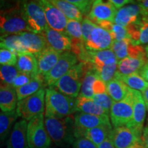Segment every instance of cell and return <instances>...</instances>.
<instances>
[{"instance_id": "cell-4", "label": "cell", "mask_w": 148, "mask_h": 148, "mask_svg": "<svg viewBox=\"0 0 148 148\" xmlns=\"http://www.w3.org/2000/svg\"><path fill=\"white\" fill-rule=\"evenodd\" d=\"M24 32H29V29L21 3H18L12 8L0 10V34H17Z\"/></svg>"}, {"instance_id": "cell-16", "label": "cell", "mask_w": 148, "mask_h": 148, "mask_svg": "<svg viewBox=\"0 0 148 148\" xmlns=\"http://www.w3.org/2000/svg\"><path fill=\"white\" fill-rule=\"evenodd\" d=\"M110 49L119 60L127 57H146L145 48L141 45H134L130 38L113 41Z\"/></svg>"}, {"instance_id": "cell-27", "label": "cell", "mask_w": 148, "mask_h": 148, "mask_svg": "<svg viewBox=\"0 0 148 148\" xmlns=\"http://www.w3.org/2000/svg\"><path fill=\"white\" fill-rule=\"evenodd\" d=\"M114 78L121 80L131 89L138 90V91L142 92L148 88V82L140 76L138 73L125 75L116 71Z\"/></svg>"}, {"instance_id": "cell-40", "label": "cell", "mask_w": 148, "mask_h": 148, "mask_svg": "<svg viewBox=\"0 0 148 148\" xmlns=\"http://www.w3.org/2000/svg\"><path fill=\"white\" fill-rule=\"evenodd\" d=\"M67 1L75 5L81 12V14L85 16V17L88 15L94 3V1L92 0H67Z\"/></svg>"}, {"instance_id": "cell-54", "label": "cell", "mask_w": 148, "mask_h": 148, "mask_svg": "<svg viewBox=\"0 0 148 148\" xmlns=\"http://www.w3.org/2000/svg\"><path fill=\"white\" fill-rule=\"evenodd\" d=\"M50 148H51V147H50Z\"/></svg>"}, {"instance_id": "cell-39", "label": "cell", "mask_w": 148, "mask_h": 148, "mask_svg": "<svg viewBox=\"0 0 148 148\" xmlns=\"http://www.w3.org/2000/svg\"><path fill=\"white\" fill-rule=\"evenodd\" d=\"M17 54L8 49H0V65L15 66Z\"/></svg>"}, {"instance_id": "cell-38", "label": "cell", "mask_w": 148, "mask_h": 148, "mask_svg": "<svg viewBox=\"0 0 148 148\" xmlns=\"http://www.w3.org/2000/svg\"><path fill=\"white\" fill-rule=\"evenodd\" d=\"M92 99L99 106H100L109 114L111 106H112L114 101L107 93V92L95 95L92 97Z\"/></svg>"}, {"instance_id": "cell-46", "label": "cell", "mask_w": 148, "mask_h": 148, "mask_svg": "<svg viewBox=\"0 0 148 148\" xmlns=\"http://www.w3.org/2000/svg\"><path fill=\"white\" fill-rule=\"evenodd\" d=\"M142 145L145 148H148V125H146L143 129V134L141 136Z\"/></svg>"}, {"instance_id": "cell-34", "label": "cell", "mask_w": 148, "mask_h": 148, "mask_svg": "<svg viewBox=\"0 0 148 148\" xmlns=\"http://www.w3.org/2000/svg\"><path fill=\"white\" fill-rule=\"evenodd\" d=\"M0 49H8L14 51L16 54L25 52L20 42L17 34H6L0 36Z\"/></svg>"}, {"instance_id": "cell-30", "label": "cell", "mask_w": 148, "mask_h": 148, "mask_svg": "<svg viewBox=\"0 0 148 148\" xmlns=\"http://www.w3.org/2000/svg\"><path fill=\"white\" fill-rule=\"evenodd\" d=\"M130 88L121 80L113 78L106 84V92L114 101L123 100L128 94Z\"/></svg>"}, {"instance_id": "cell-45", "label": "cell", "mask_w": 148, "mask_h": 148, "mask_svg": "<svg viewBox=\"0 0 148 148\" xmlns=\"http://www.w3.org/2000/svg\"><path fill=\"white\" fill-rule=\"evenodd\" d=\"M138 4L140 8L142 16L148 18V0L138 1Z\"/></svg>"}, {"instance_id": "cell-42", "label": "cell", "mask_w": 148, "mask_h": 148, "mask_svg": "<svg viewBox=\"0 0 148 148\" xmlns=\"http://www.w3.org/2000/svg\"><path fill=\"white\" fill-rule=\"evenodd\" d=\"M34 76V75H30V74L18 72L17 76L14 79L13 83H12L11 86H12L14 88H17L18 87H21V86H23L24 85L28 84L33 79Z\"/></svg>"}, {"instance_id": "cell-1", "label": "cell", "mask_w": 148, "mask_h": 148, "mask_svg": "<svg viewBox=\"0 0 148 148\" xmlns=\"http://www.w3.org/2000/svg\"><path fill=\"white\" fill-rule=\"evenodd\" d=\"M45 125L51 141L57 146L68 148L73 145L75 137L74 118L72 116L45 117Z\"/></svg>"}, {"instance_id": "cell-11", "label": "cell", "mask_w": 148, "mask_h": 148, "mask_svg": "<svg viewBox=\"0 0 148 148\" xmlns=\"http://www.w3.org/2000/svg\"><path fill=\"white\" fill-rule=\"evenodd\" d=\"M38 3L44 11L48 27L58 32H64L68 19L62 12L47 0H40Z\"/></svg>"}, {"instance_id": "cell-37", "label": "cell", "mask_w": 148, "mask_h": 148, "mask_svg": "<svg viewBox=\"0 0 148 148\" xmlns=\"http://www.w3.org/2000/svg\"><path fill=\"white\" fill-rule=\"evenodd\" d=\"M92 67L99 78L106 84L114 78L117 71V63L110 65H105L100 67H94L92 66Z\"/></svg>"}, {"instance_id": "cell-20", "label": "cell", "mask_w": 148, "mask_h": 148, "mask_svg": "<svg viewBox=\"0 0 148 148\" xmlns=\"http://www.w3.org/2000/svg\"><path fill=\"white\" fill-rule=\"evenodd\" d=\"M18 35L22 47L27 52L36 55L48 47L41 34L24 32L19 33Z\"/></svg>"}, {"instance_id": "cell-26", "label": "cell", "mask_w": 148, "mask_h": 148, "mask_svg": "<svg viewBox=\"0 0 148 148\" xmlns=\"http://www.w3.org/2000/svg\"><path fill=\"white\" fill-rule=\"evenodd\" d=\"M77 112L97 116H108L109 114L90 98L77 97L76 98Z\"/></svg>"}, {"instance_id": "cell-41", "label": "cell", "mask_w": 148, "mask_h": 148, "mask_svg": "<svg viewBox=\"0 0 148 148\" xmlns=\"http://www.w3.org/2000/svg\"><path fill=\"white\" fill-rule=\"evenodd\" d=\"M96 26H97V25L90 21L88 18H83L82 23H81V27H82V38L84 44L88 40L90 33H91L92 29L95 28Z\"/></svg>"}, {"instance_id": "cell-35", "label": "cell", "mask_w": 148, "mask_h": 148, "mask_svg": "<svg viewBox=\"0 0 148 148\" xmlns=\"http://www.w3.org/2000/svg\"><path fill=\"white\" fill-rule=\"evenodd\" d=\"M64 32L71 39L72 45H84L80 22L74 20H68Z\"/></svg>"}, {"instance_id": "cell-36", "label": "cell", "mask_w": 148, "mask_h": 148, "mask_svg": "<svg viewBox=\"0 0 148 148\" xmlns=\"http://www.w3.org/2000/svg\"><path fill=\"white\" fill-rule=\"evenodd\" d=\"M18 73L14 66L0 65V86H12Z\"/></svg>"}, {"instance_id": "cell-48", "label": "cell", "mask_w": 148, "mask_h": 148, "mask_svg": "<svg viewBox=\"0 0 148 148\" xmlns=\"http://www.w3.org/2000/svg\"><path fill=\"white\" fill-rule=\"evenodd\" d=\"M97 148H115L112 143V142L111 141L110 137L107 138L104 141H103L101 144H99V145H97Z\"/></svg>"}, {"instance_id": "cell-12", "label": "cell", "mask_w": 148, "mask_h": 148, "mask_svg": "<svg viewBox=\"0 0 148 148\" xmlns=\"http://www.w3.org/2000/svg\"><path fill=\"white\" fill-rule=\"evenodd\" d=\"M117 10L108 1L104 2L101 0L94 1L89 14L86 17L98 25L103 21H109L114 23Z\"/></svg>"}, {"instance_id": "cell-29", "label": "cell", "mask_w": 148, "mask_h": 148, "mask_svg": "<svg viewBox=\"0 0 148 148\" xmlns=\"http://www.w3.org/2000/svg\"><path fill=\"white\" fill-rule=\"evenodd\" d=\"M87 64L88 69L85 73L84 78L82 79V86H81L80 91H79L78 96L79 97H84L92 99V97L94 96V83L99 77L95 73L92 64L90 63H87Z\"/></svg>"}, {"instance_id": "cell-8", "label": "cell", "mask_w": 148, "mask_h": 148, "mask_svg": "<svg viewBox=\"0 0 148 148\" xmlns=\"http://www.w3.org/2000/svg\"><path fill=\"white\" fill-rule=\"evenodd\" d=\"M111 124L114 127L125 126L132 120L133 115L132 89L123 100L114 101L110 110Z\"/></svg>"}, {"instance_id": "cell-23", "label": "cell", "mask_w": 148, "mask_h": 148, "mask_svg": "<svg viewBox=\"0 0 148 148\" xmlns=\"http://www.w3.org/2000/svg\"><path fill=\"white\" fill-rule=\"evenodd\" d=\"M147 57H127L117 62V71L121 74L138 73L147 63Z\"/></svg>"}, {"instance_id": "cell-28", "label": "cell", "mask_w": 148, "mask_h": 148, "mask_svg": "<svg viewBox=\"0 0 148 148\" xmlns=\"http://www.w3.org/2000/svg\"><path fill=\"white\" fill-rule=\"evenodd\" d=\"M44 83H45L44 76L39 74H36L28 84L15 88L18 101L34 94L40 88L44 87Z\"/></svg>"}, {"instance_id": "cell-53", "label": "cell", "mask_w": 148, "mask_h": 148, "mask_svg": "<svg viewBox=\"0 0 148 148\" xmlns=\"http://www.w3.org/2000/svg\"><path fill=\"white\" fill-rule=\"evenodd\" d=\"M147 125H148V119H147Z\"/></svg>"}, {"instance_id": "cell-33", "label": "cell", "mask_w": 148, "mask_h": 148, "mask_svg": "<svg viewBox=\"0 0 148 148\" xmlns=\"http://www.w3.org/2000/svg\"><path fill=\"white\" fill-rule=\"evenodd\" d=\"M110 33L113 41H120L124 39H130V36L126 27L116 25L109 21H103L98 25Z\"/></svg>"}, {"instance_id": "cell-43", "label": "cell", "mask_w": 148, "mask_h": 148, "mask_svg": "<svg viewBox=\"0 0 148 148\" xmlns=\"http://www.w3.org/2000/svg\"><path fill=\"white\" fill-rule=\"evenodd\" d=\"M73 148H97V146L84 137L76 138L74 140Z\"/></svg>"}, {"instance_id": "cell-13", "label": "cell", "mask_w": 148, "mask_h": 148, "mask_svg": "<svg viewBox=\"0 0 148 148\" xmlns=\"http://www.w3.org/2000/svg\"><path fill=\"white\" fill-rule=\"evenodd\" d=\"M110 138L115 148H128L142 144L141 138L126 126L112 129Z\"/></svg>"}, {"instance_id": "cell-5", "label": "cell", "mask_w": 148, "mask_h": 148, "mask_svg": "<svg viewBox=\"0 0 148 148\" xmlns=\"http://www.w3.org/2000/svg\"><path fill=\"white\" fill-rule=\"evenodd\" d=\"M29 148H50L51 140L46 130L43 113L35 116L27 123Z\"/></svg>"}, {"instance_id": "cell-31", "label": "cell", "mask_w": 148, "mask_h": 148, "mask_svg": "<svg viewBox=\"0 0 148 148\" xmlns=\"http://www.w3.org/2000/svg\"><path fill=\"white\" fill-rule=\"evenodd\" d=\"M50 2L59 9L68 20L82 22L83 15L75 5L65 0H50Z\"/></svg>"}, {"instance_id": "cell-21", "label": "cell", "mask_w": 148, "mask_h": 148, "mask_svg": "<svg viewBox=\"0 0 148 148\" xmlns=\"http://www.w3.org/2000/svg\"><path fill=\"white\" fill-rule=\"evenodd\" d=\"M141 16L140 6L138 3H133L117 10L114 23L126 27L130 24L138 21Z\"/></svg>"}, {"instance_id": "cell-6", "label": "cell", "mask_w": 148, "mask_h": 148, "mask_svg": "<svg viewBox=\"0 0 148 148\" xmlns=\"http://www.w3.org/2000/svg\"><path fill=\"white\" fill-rule=\"evenodd\" d=\"M45 88L42 87L33 95L18 101L16 112L18 116L29 121L45 110Z\"/></svg>"}, {"instance_id": "cell-15", "label": "cell", "mask_w": 148, "mask_h": 148, "mask_svg": "<svg viewBox=\"0 0 148 148\" xmlns=\"http://www.w3.org/2000/svg\"><path fill=\"white\" fill-rule=\"evenodd\" d=\"M47 46L60 53L71 50L72 42L70 37L64 32H58L49 27L41 33Z\"/></svg>"}, {"instance_id": "cell-50", "label": "cell", "mask_w": 148, "mask_h": 148, "mask_svg": "<svg viewBox=\"0 0 148 148\" xmlns=\"http://www.w3.org/2000/svg\"><path fill=\"white\" fill-rule=\"evenodd\" d=\"M128 148H145V147H143L142 144H138V145L132 146V147H128Z\"/></svg>"}, {"instance_id": "cell-19", "label": "cell", "mask_w": 148, "mask_h": 148, "mask_svg": "<svg viewBox=\"0 0 148 148\" xmlns=\"http://www.w3.org/2000/svg\"><path fill=\"white\" fill-rule=\"evenodd\" d=\"M61 53L47 47L43 51L34 55L37 62V73L45 76L56 65Z\"/></svg>"}, {"instance_id": "cell-3", "label": "cell", "mask_w": 148, "mask_h": 148, "mask_svg": "<svg viewBox=\"0 0 148 148\" xmlns=\"http://www.w3.org/2000/svg\"><path fill=\"white\" fill-rule=\"evenodd\" d=\"M87 69V63L77 62L59 79L52 87L64 95L76 99L79 94L82 79Z\"/></svg>"}, {"instance_id": "cell-2", "label": "cell", "mask_w": 148, "mask_h": 148, "mask_svg": "<svg viewBox=\"0 0 148 148\" xmlns=\"http://www.w3.org/2000/svg\"><path fill=\"white\" fill-rule=\"evenodd\" d=\"M45 117H66L77 112L76 99L49 87L45 89Z\"/></svg>"}, {"instance_id": "cell-22", "label": "cell", "mask_w": 148, "mask_h": 148, "mask_svg": "<svg viewBox=\"0 0 148 148\" xmlns=\"http://www.w3.org/2000/svg\"><path fill=\"white\" fill-rule=\"evenodd\" d=\"M112 130V127L108 126L96 127L85 130H78L75 128V137H84L97 146L110 137Z\"/></svg>"}, {"instance_id": "cell-9", "label": "cell", "mask_w": 148, "mask_h": 148, "mask_svg": "<svg viewBox=\"0 0 148 148\" xmlns=\"http://www.w3.org/2000/svg\"><path fill=\"white\" fill-rule=\"evenodd\" d=\"M78 62V58L72 51H64L60 54L56 65L44 76L45 84L52 87L59 79L67 73Z\"/></svg>"}, {"instance_id": "cell-25", "label": "cell", "mask_w": 148, "mask_h": 148, "mask_svg": "<svg viewBox=\"0 0 148 148\" xmlns=\"http://www.w3.org/2000/svg\"><path fill=\"white\" fill-rule=\"evenodd\" d=\"M15 67L18 72L35 75L37 73V62L32 53L23 52L17 53V60Z\"/></svg>"}, {"instance_id": "cell-24", "label": "cell", "mask_w": 148, "mask_h": 148, "mask_svg": "<svg viewBox=\"0 0 148 148\" xmlns=\"http://www.w3.org/2000/svg\"><path fill=\"white\" fill-rule=\"evenodd\" d=\"M15 88L11 86H0V109L2 112H11L17 105Z\"/></svg>"}, {"instance_id": "cell-14", "label": "cell", "mask_w": 148, "mask_h": 148, "mask_svg": "<svg viewBox=\"0 0 148 148\" xmlns=\"http://www.w3.org/2000/svg\"><path fill=\"white\" fill-rule=\"evenodd\" d=\"M113 40L110 33L97 25L92 30L88 40L84 43L85 49L89 51H103L110 49Z\"/></svg>"}, {"instance_id": "cell-47", "label": "cell", "mask_w": 148, "mask_h": 148, "mask_svg": "<svg viewBox=\"0 0 148 148\" xmlns=\"http://www.w3.org/2000/svg\"><path fill=\"white\" fill-rule=\"evenodd\" d=\"M138 74L148 82V61L147 63L143 66V68L140 70Z\"/></svg>"}, {"instance_id": "cell-18", "label": "cell", "mask_w": 148, "mask_h": 148, "mask_svg": "<svg viewBox=\"0 0 148 148\" xmlns=\"http://www.w3.org/2000/svg\"><path fill=\"white\" fill-rule=\"evenodd\" d=\"M27 123L26 120L16 121L12 127L7 140V148H29L27 137Z\"/></svg>"}, {"instance_id": "cell-17", "label": "cell", "mask_w": 148, "mask_h": 148, "mask_svg": "<svg viewBox=\"0 0 148 148\" xmlns=\"http://www.w3.org/2000/svg\"><path fill=\"white\" fill-rule=\"evenodd\" d=\"M75 128L85 130L99 126L112 127L108 116H97L77 112L74 115Z\"/></svg>"}, {"instance_id": "cell-44", "label": "cell", "mask_w": 148, "mask_h": 148, "mask_svg": "<svg viewBox=\"0 0 148 148\" xmlns=\"http://www.w3.org/2000/svg\"><path fill=\"white\" fill-rule=\"evenodd\" d=\"M109 2L113 5L116 10H119L124 7L125 5L128 4V3H133L134 1L132 0H110Z\"/></svg>"}, {"instance_id": "cell-32", "label": "cell", "mask_w": 148, "mask_h": 148, "mask_svg": "<svg viewBox=\"0 0 148 148\" xmlns=\"http://www.w3.org/2000/svg\"><path fill=\"white\" fill-rule=\"evenodd\" d=\"M16 110L11 112H0V140H3L10 134L17 119Z\"/></svg>"}, {"instance_id": "cell-49", "label": "cell", "mask_w": 148, "mask_h": 148, "mask_svg": "<svg viewBox=\"0 0 148 148\" xmlns=\"http://www.w3.org/2000/svg\"><path fill=\"white\" fill-rule=\"evenodd\" d=\"M141 95L142 97H143V99L144 103H145L146 108H147V110H148V88L144 90L143 91H142Z\"/></svg>"}, {"instance_id": "cell-52", "label": "cell", "mask_w": 148, "mask_h": 148, "mask_svg": "<svg viewBox=\"0 0 148 148\" xmlns=\"http://www.w3.org/2000/svg\"><path fill=\"white\" fill-rule=\"evenodd\" d=\"M145 53H146V57L148 58V45H147L145 47Z\"/></svg>"}, {"instance_id": "cell-10", "label": "cell", "mask_w": 148, "mask_h": 148, "mask_svg": "<svg viewBox=\"0 0 148 148\" xmlns=\"http://www.w3.org/2000/svg\"><path fill=\"white\" fill-rule=\"evenodd\" d=\"M133 115L132 120L125 126L130 129L138 136L141 138L143 125L146 117L147 108L144 103L141 92L132 89Z\"/></svg>"}, {"instance_id": "cell-51", "label": "cell", "mask_w": 148, "mask_h": 148, "mask_svg": "<svg viewBox=\"0 0 148 148\" xmlns=\"http://www.w3.org/2000/svg\"><path fill=\"white\" fill-rule=\"evenodd\" d=\"M5 5V1H1L0 0V10H1V9L3 8V5Z\"/></svg>"}, {"instance_id": "cell-7", "label": "cell", "mask_w": 148, "mask_h": 148, "mask_svg": "<svg viewBox=\"0 0 148 148\" xmlns=\"http://www.w3.org/2000/svg\"><path fill=\"white\" fill-rule=\"evenodd\" d=\"M20 3L29 32L41 34L49 27L44 11L38 1H25Z\"/></svg>"}]
</instances>
